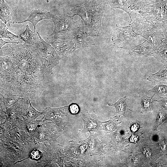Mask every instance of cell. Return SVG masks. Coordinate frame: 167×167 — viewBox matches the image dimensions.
I'll return each instance as SVG.
<instances>
[{
	"label": "cell",
	"mask_w": 167,
	"mask_h": 167,
	"mask_svg": "<svg viewBox=\"0 0 167 167\" xmlns=\"http://www.w3.org/2000/svg\"><path fill=\"white\" fill-rule=\"evenodd\" d=\"M106 4V0H88L71 9L74 16L78 15L81 17L91 37L99 36L102 32L101 20Z\"/></svg>",
	"instance_id": "cell-1"
},
{
	"label": "cell",
	"mask_w": 167,
	"mask_h": 167,
	"mask_svg": "<svg viewBox=\"0 0 167 167\" xmlns=\"http://www.w3.org/2000/svg\"><path fill=\"white\" fill-rule=\"evenodd\" d=\"M138 12L149 28L164 29L167 24V0H146Z\"/></svg>",
	"instance_id": "cell-2"
},
{
	"label": "cell",
	"mask_w": 167,
	"mask_h": 167,
	"mask_svg": "<svg viewBox=\"0 0 167 167\" xmlns=\"http://www.w3.org/2000/svg\"><path fill=\"white\" fill-rule=\"evenodd\" d=\"M50 44L54 48L60 58L65 57L75 50L74 43L70 33L62 36L47 35Z\"/></svg>",
	"instance_id": "cell-3"
},
{
	"label": "cell",
	"mask_w": 167,
	"mask_h": 167,
	"mask_svg": "<svg viewBox=\"0 0 167 167\" xmlns=\"http://www.w3.org/2000/svg\"><path fill=\"white\" fill-rule=\"evenodd\" d=\"M74 16L73 15L69 16L65 13L59 16L54 15L51 20L54 23V28L50 35H53L59 33L66 34L75 30L80 24L78 21H74Z\"/></svg>",
	"instance_id": "cell-4"
},
{
	"label": "cell",
	"mask_w": 167,
	"mask_h": 167,
	"mask_svg": "<svg viewBox=\"0 0 167 167\" xmlns=\"http://www.w3.org/2000/svg\"><path fill=\"white\" fill-rule=\"evenodd\" d=\"M139 35L133 30L129 24L125 27H119L116 25L112 40L116 47L122 48Z\"/></svg>",
	"instance_id": "cell-5"
},
{
	"label": "cell",
	"mask_w": 167,
	"mask_h": 167,
	"mask_svg": "<svg viewBox=\"0 0 167 167\" xmlns=\"http://www.w3.org/2000/svg\"><path fill=\"white\" fill-rule=\"evenodd\" d=\"M70 33L75 45V50L78 48L94 45L88 30L82 20L79 27Z\"/></svg>",
	"instance_id": "cell-6"
},
{
	"label": "cell",
	"mask_w": 167,
	"mask_h": 167,
	"mask_svg": "<svg viewBox=\"0 0 167 167\" xmlns=\"http://www.w3.org/2000/svg\"><path fill=\"white\" fill-rule=\"evenodd\" d=\"M37 33L43 46V64L45 72L51 74L53 68L59 63L60 58L54 48L45 42L38 32Z\"/></svg>",
	"instance_id": "cell-7"
},
{
	"label": "cell",
	"mask_w": 167,
	"mask_h": 167,
	"mask_svg": "<svg viewBox=\"0 0 167 167\" xmlns=\"http://www.w3.org/2000/svg\"><path fill=\"white\" fill-rule=\"evenodd\" d=\"M80 116L83 121L84 127L82 130H77L79 134L91 131L98 132L100 126L107 122L101 121L94 110L91 113L88 112L85 113L81 112Z\"/></svg>",
	"instance_id": "cell-8"
},
{
	"label": "cell",
	"mask_w": 167,
	"mask_h": 167,
	"mask_svg": "<svg viewBox=\"0 0 167 167\" xmlns=\"http://www.w3.org/2000/svg\"><path fill=\"white\" fill-rule=\"evenodd\" d=\"M15 66L12 57L7 56L0 57V78L6 83H11L13 80Z\"/></svg>",
	"instance_id": "cell-9"
},
{
	"label": "cell",
	"mask_w": 167,
	"mask_h": 167,
	"mask_svg": "<svg viewBox=\"0 0 167 167\" xmlns=\"http://www.w3.org/2000/svg\"><path fill=\"white\" fill-rule=\"evenodd\" d=\"M164 29L149 28L140 35L146 38L155 49H157L165 39Z\"/></svg>",
	"instance_id": "cell-10"
},
{
	"label": "cell",
	"mask_w": 167,
	"mask_h": 167,
	"mask_svg": "<svg viewBox=\"0 0 167 167\" xmlns=\"http://www.w3.org/2000/svg\"><path fill=\"white\" fill-rule=\"evenodd\" d=\"M54 15L50 12L43 9H36L31 11L28 18L24 21L21 22H11L12 24L22 23L28 21L31 23L34 27V32L36 33L35 30L36 24L40 21L44 19H51Z\"/></svg>",
	"instance_id": "cell-11"
},
{
	"label": "cell",
	"mask_w": 167,
	"mask_h": 167,
	"mask_svg": "<svg viewBox=\"0 0 167 167\" xmlns=\"http://www.w3.org/2000/svg\"><path fill=\"white\" fill-rule=\"evenodd\" d=\"M155 51L152 45L145 40L137 45L131 47L128 51V54L131 56L148 57L153 56Z\"/></svg>",
	"instance_id": "cell-12"
},
{
	"label": "cell",
	"mask_w": 167,
	"mask_h": 167,
	"mask_svg": "<svg viewBox=\"0 0 167 167\" xmlns=\"http://www.w3.org/2000/svg\"><path fill=\"white\" fill-rule=\"evenodd\" d=\"M155 94L152 96H148L143 93H139L140 98L142 110L141 113L152 112L153 110V104L154 100L153 97Z\"/></svg>",
	"instance_id": "cell-13"
},
{
	"label": "cell",
	"mask_w": 167,
	"mask_h": 167,
	"mask_svg": "<svg viewBox=\"0 0 167 167\" xmlns=\"http://www.w3.org/2000/svg\"><path fill=\"white\" fill-rule=\"evenodd\" d=\"M13 14L11 9L4 0H0V19L6 25L7 23L9 24Z\"/></svg>",
	"instance_id": "cell-14"
},
{
	"label": "cell",
	"mask_w": 167,
	"mask_h": 167,
	"mask_svg": "<svg viewBox=\"0 0 167 167\" xmlns=\"http://www.w3.org/2000/svg\"><path fill=\"white\" fill-rule=\"evenodd\" d=\"M108 105L114 107L115 108L116 113L119 117L122 115L124 116L126 110H131L128 108L127 98L125 96L120 98L118 101L114 103H108Z\"/></svg>",
	"instance_id": "cell-15"
},
{
	"label": "cell",
	"mask_w": 167,
	"mask_h": 167,
	"mask_svg": "<svg viewBox=\"0 0 167 167\" xmlns=\"http://www.w3.org/2000/svg\"><path fill=\"white\" fill-rule=\"evenodd\" d=\"M147 79L149 81L156 83H159L161 81L167 82V65H164L157 72L150 73Z\"/></svg>",
	"instance_id": "cell-16"
},
{
	"label": "cell",
	"mask_w": 167,
	"mask_h": 167,
	"mask_svg": "<svg viewBox=\"0 0 167 167\" xmlns=\"http://www.w3.org/2000/svg\"><path fill=\"white\" fill-rule=\"evenodd\" d=\"M159 62L167 65V44L163 41L161 46L157 49L153 56Z\"/></svg>",
	"instance_id": "cell-17"
},
{
	"label": "cell",
	"mask_w": 167,
	"mask_h": 167,
	"mask_svg": "<svg viewBox=\"0 0 167 167\" xmlns=\"http://www.w3.org/2000/svg\"><path fill=\"white\" fill-rule=\"evenodd\" d=\"M107 4L112 8H119L126 12L130 15L129 0H106Z\"/></svg>",
	"instance_id": "cell-18"
},
{
	"label": "cell",
	"mask_w": 167,
	"mask_h": 167,
	"mask_svg": "<svg viewBox=\"0 0 167 167\" xmlns=\"http://www.w3.org/2000/svg\"><path fill=\"white\" fill-rule=\"evenodd\" d=\"M119 117L116 116L113 117H110L107 122L102 124V130L107 133H110L114 131L117 128L118 125L120 122H119Z\"/></svg>",
	"instance_id": "cell-19"
},
{
	"label": "cell",
	"mask_w": 167,
	"mask_h": 167,
	"mask_svg": "<svg viewBox=\"0 0 167 167\" xmlns=\"http://www.w3.org/2000/svg\"><path fill=\"white\" fill-rule=\"evenodd\" d=\"M0 38H6L10 39L11 40H15L19 38L18 36L15 35L8 30L6 26L4 23L0 20Z\"/></svg>",
	"instance_id": "cell-20"
},
{
	"label": "cell",
	"mask_w": 167,
	"mask_h": 167,
	"mask_svg": "<svg viewBox=\"0 0 167 167\" xmlns=\"http://www.w3.org/2000/svg\"><path fill=\"white\" fill-rule=\"evenodd\" d=\"M36 33L30 29L28 25H27L25 31L20 35V38L24 42L25 44H30Z\"/></svg>",
	"instance_id": "cell-21"
},
{
	"label": "cell",
	"mask_w": 167,
	"mask_h": 167,
	"mask_svg": "<svg viewBox=\"0 0 167 167\" xmlns=\"http://www.w3.org/2000/svg\"><path fill=\"white\" fill-rule=\"evenodd\" d=\"M148 92H151L155 95L160 96H164L165 94L167 93V85L162 84H158L153 86L148 90Z\"/></svg>",
	"instance_id": "cell-22"
},
{
	"label": "cell",
	"mask_w": 167,
	"mask_h": 167,
	"mask_svg": "<svg viewBox=\"0 0 167 167\" xmlns=\"http://www.w3.org/2000/svg\"><path fill=\"white\" fill-rule=\"evenodd\" d=\"M146 0H129L130 14L133 11H139Z\"/></svg>",
	"instance_id": "cell-23"
},
{
	"label": "cell",
	"mask_w": 167,
	"mask_h": 167,
	"mask_svg": "<svg viewBox=\"0 0 167 167\" xmlns=\"http://www.w3.org/2000/svg\"><path fill=\"white\" fill-rule=\"evenodd\" d=\"M167 115L165 112L161 110L158 112L155 124L154 130H156L160 126L167 118Z\"/></svg>",
	"instance_id": "cell-24"
},
{
	"label": "cell",
	"mask_w": 167,
	"mask_h": 167,
	"mask_svg": "<svg viewBox=\"0 0 167 167\" xmlns=\"http://www.w3.org/2000/svg\"><path fill=\"white\" fill-rule=\"evenodd\" d=\"M29 103V107L26 111V115L29 118L34 120L42 113L37 111L32 106L30 102Z\"/></svg>",
	"instance_id": "cell-25"
},
{
	"label": "cell",
	"mask_w": 167,
	"mask_h": 167,
	"mask_svg": "<svg viewBox=\"0 0 167 167\" xmlns=\"http://www.w3.org/2000/svg\"><path fill=\"white\" fill-rule=\"evenodd\" d=\"M4 98V100L6 103V105H11L13 103L16 101L18 98L15 97L10 95L2 96Z\"/></svg>",
	"instance_id": "cell-26"
},
{
	"label": "cell",
	"mask_w": 167,
	"mask_h": 167,
	"mask_svg": "<svg viewBox=\"0 0 167 167\" xmlns=\"http://www.w3.org/2000/svg\"><path fill=\"white\" fill-rule=\"evenodd\" d=\"M69 109L70 112L72 114H77L79 111V106L76 104H72L69 107Z\"/></svg>",
	"instance_id": "cell-27"
},
{
	"label": "cell",
	"mask_w": 167,
	"mask_h": 167,
	"mask_svg": "<svg viewBox=\"0 0 167 167\" xmlns=\"http://www.w3.org/2000/svg\"><path fill=\"white\" fill-rule=\"evenodd\" d=\"M160 98L161 100L154 101L158 102L161 106L167 110V97H161Z\"/></svg>",
	"instance_id": "cell-28"
},
{
	"label": "cell",
	"mask_w": 167,
	"mask_h": 167,
	"mask_svg": "<svg viewBox=\"0 0 167 167\" xmlns=\"http://www.w3.org/2000/svg\"><path fill=\"white\" fill-rule=\"evenodd\" d=\"M140 122L138 121L131 123L130 130L132 132V133H134L138 130L140 126Z\"/></svg>",
	"instance_id": "cell-29"
},
{
	"label": "cell",
	"mask_w": 167,
	"mask_h": 167,
	"mask_svg": "<svg viewBox=\"0 0 167 167\" xmlns=\"http://www.w3.org/2000/svg\"><path fill=\"white\" fill-rule=\"evenodd\" d=\"M30 156L32 158L35 160H38L40 157L41 154L39 151L35 150L32 152Z\"/></svg>",
	"instance_id": "cell-30"
},
{
	"label": "cell",
	"mask_w": 167,
	"mask_h": 167,
	"mask_svg": "<svg viewBox=\"0 0 167 167\" xmlns=\"http://www.w3.org/2000/svg\"><path fill=\"white\" fill-rule=\"evenodd\" d=\"M139 139V137L137 135L132 133L129 140L131 143H136L138 141Z\"/></svg>",
	"instance_id": "cell-31"
},
{
	"label": "cell",
	"mask_w": 167,
	"mask_h": 167,
	"mask_svg": "<svg viewBox=\"0 0 167 167\" xmlns=\"http://www.w3.org/2000/svg\"><path fill=\"white\" fill-rule=\"evenodd\" d=\"M0 49H2V46L3 45H4L6 44H8V43H12L14 42H6L5 41H4L2 38H0Z\"/></svg>",
	"instance_id": "cell-32"
},
{
	"label": "cell",
	"mask_w": 167,
	"mask_h": 167,
	"mask_svg": "<svg viewBox=\"0 0 167 167\" xmlns=\"http://www.w3.org/2000/svg\"><path fill=\"white\" fill-rule=\"evenodd\" d=\"M164 35L165 36V41L167 44V24L164 27Z\"/></svg>",
	"instance_id": "cell-33"
},
{
	"label": "cell",
	"mask_w": 167,
	"mask_h": 167,
	"mask_svg": "<svg viewBox=\"0 0 167 167\" xmlns=\"http://www.w3.org/2000/svg\"><path fill=\"white\" fill-rule=\"evenodd\" d=\"M144 151V152L145 153V156L147 157H150L151 156V152H150L149 150L146 148Z\"/></svg>",
	"instance_id": "cell-34"
},
{
	"label": "cell",
	"mask_w": 167,
	"mask_h": 167,
	"mask_svg": "<svg viewBox=\"0 0 167 167\" xmlns=\"http://www.w3.org/2000/svg\"><path fill=\"white\" fill-rule=\"evenodd\" d=\"M45 0L46 2L48 3L49 2L50 0Z\"/></svg>",
	"instance_id": "cell-35"
}]
</instances>
